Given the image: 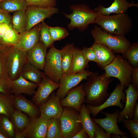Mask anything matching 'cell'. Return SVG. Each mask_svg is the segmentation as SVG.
<instances>
[{
	"label": "cell",
	"instance_id": "cell-1",
	"mask_svg": "<svg viewBox=\"0 0 138 138\" xmlns=\"http://www.w3.org/2000/svg\"><path fill=\"white\" fill-rule=\"evenodd\" d=\"M87 79V82L84 85L86 94L85 102L92 106H99L110 94L107 91L112 79L105 73L99 75L97 73H94Z\"/></svg>",
	"mask_w": 138,
	"mask_h": 138
},
{
	"label": "cell",
	"instance_id": "cell-2",
	"mask_svg": "<svg viewBox=\"0 0 138 138\" xmlns=\"http://www.w3.org/2000/svg\"><path fill=\"white\" fill-rule=\"evenodd\" d=\"M94 24L109 33L123 36L129 33L133 26L132 19L126 13L112 15L98 14Z\"/></svg>",
	"mask_w": 138,
	"mask_h": 138
},
{
	"label": "cell",
	"instance_id": "cell-3",
	"mask_svg": "<svg viewBox=\"0 0 138 138\" xmlns=\"http://www.w3.org/2000/svg\"><path fill=\"white\" fill-rule=\"evenodd\" d=\"M94 42L103 45L116 53L124 54L132 44L125 36L109 33L96 25L91 31Z\"/></svg>",
	"mask_w": 138,
	"mask_h": 138
},
{
	"label": "cell",
	"instance_id": "cell-4",
	"mask_svg": "<svg viewBox=\"0 0 138 138\" xmlns=\"http://www.w3.org/2000/svg\"><path fill=\"white\" fill-rule=\"evenodd\" d=\"M70 8L72 10L71 14L63 13L70 20L67 25L68 28L70 30L76 28L80 31L84 30L89 25L94 24L98 15L94 9L85 4L71 5Z\"/></svg>",
	"mask_w": 138,
	"mask_h": 138
},
{
	"label": "cell",
	"instance_id": "cell-5",
	"mask_svg": "<svg viewBox=\"0 0 138 138\" xmlns=\"http://www.w3.org/2000/svg\"><path fill=\"white\" fill-rule=\"evenodd\" d=\"M133 68L126 60L120 55H118L103 69L107 76L117 78L120 84L126 87L131 83V75Z\"/></svg>",
	"mask_w": 138,
	"mask_h": 138
},
{
	"label": "cell",
	"instance_id": "cell-6",
	"mask_svg": "<svg viewBox=\"0 0 138 138\" xmlns=\"http://www.w3.org/2000/svg\"><path fill=\"white\" fill-rule=\"evenodd\" d=\"M7 66L8 76L12 80L18 78L28 62L27 52L14 46L7 48Z\"/></svg>",
	"mask_w": 138,
	"mask_h": 138
},
{
	"label": "cell",
	"instance_id": "cell-7",
	"mask_svg": "<svg viewBox=\"0 0 138 138\" xmlns=\"http://www.w3.org/2000/svg\"><path fill=\"white\" fill-rule=\"evenodd\" d=\"M79 112L65 107L60 117L62 138H72L83 129L79 119Z\"/></svg>",
	"mask_w": 138,
	"mask_h": 138
},
{
	"label": "cell",
	"instance_id": "cell-8",
	"mask_svg": "<svg viewBox=\"0 0 138 138\" xmlns=\"http://www.w3.org/2000/svg\"><path fill=\"white\" fill-rule=\"evenodd\" d=\"M45 75L58 84L63 76L61 64V50L54 45L47 52L43 69Z\"/></svg>",
	"mask_w": 138,
	"mask_h": 138
},
{
	"label": "cell",
	"instance_id": "cell-9",
	"mask_svg": "<svg viewBox=\"0 0 138 138\" xmlns=\"http://www.w3.org/2000/svg\"><path fill=\"white\" fill-rule=\"evenodd\" d=\"M125 88L120 83L118 84L109 97L101 105L98 106H93L87 104L86 106L90 113L95 117L103 109L112 106H117L123 109L124 107L121 101H122L124 102L125 101L126 95L123 92Z\"/></svg>",
	"mask_w": 138,
	"mask_h": 138
},
{
	"label": "cell",
	"instance_id": "cell-10",
	"mask_svg": "<svg viewBox=\"0 0 138 138\" xmlns=\"http://www.w3.org/2000/svg\"><path fill=\"white\" fill-rule=\"evenodd\" d=\"M48 120L40 116L31 119L21 132H15V138H46Z\"/></svg>",
	"mask_w": 138,
	"mask_h": 138
},
{
	"label": "cell",
	"instance_id": "cell-11",
	"mask_svg": "<svg viewBox=\"0 0 138 138\" xmlns=\"http://www.w3.org/2000/svg\"><path fill=\"white\" fill-rule=\"evenodd\" d=\"M26 12L27 18L26 31H28L37 24L44 21L45 19L58 13L59 11L55 7H42L28 6Z\"/></svg>",
	"mask_w": 138,
	"mask_h": 138
},
{
	"label": "cell",
	"instance_id": "cell-12",
	"mask_svg": "<svg viewBox=\"0 0 138 138\" xmlns=\"http://www.w3.org/2000/svg\"><path fill=\"white\" fill-rule=\"evenodd\" d=\"M94 73L87 70L74 74L63 76L60 82V86L56 95L60 100L63 99L68 91L77 85L82 80L87 79Z\"/></svg>",
	"mask_w": 138,
	"mask_h": 138
},
{
	"label": "cell",
	"instance_id": "cell-13",
	"mask_svg": "<svg viewBox=\"0 0 138 138\" xmlns=\"http://www.w3.org/2000/svg\"><path fill=\"white\" fill-rule=\"evenodd\" d=\"M59 86V84L53 81L44 75L32 98V101L39 107L47 101L51 94L58 88Z\"/></svg>",
	"mask_w": 138,
	"mask_h": 138
},
{
	"label": "cell",
	"instance_id": "cell-14",
	"mask_svg": "<svg viewBox=\"0 0 138 138\" xmlns=\"http://www.w3.org/2000/svg\"><path fill=\"white\" fill-rule=\"evenodd\" d=\"M39 108L40 116L47 120L59 118L63 110L59 98L54 94L47 101L40 105Z\"/></svg>",
	"mask_w": 138,
	"mask_h": 138
},
{
	"label": "cell",
	"instance_id": "cell-15",
	"mask_svg": "<svg viewBox=\"0 0 138 138\" xmlns=\"http://www.w3.org/2000/svg\"><path fill=\"white\" fill-rule=\"evenodd\" d=\"M101 112L105 114L106 117L103 118H93L94 122L102 128L109 135L112 136L111 135L112 134L125 137L127 133L122 131L117 124L119 111L117 110L111 113L104 111Z\"/></svg>",
	"mask_w": 138,
	"mask_h": 138
},
{
	"label": "cell",
	"instance_id": "cell-16",
	"mask_svg": "<svg viewBox=\"0 0 138 138\" xmlns=\"http://www.w3.org/2000/svg\"><path fill=\"white\" fill-rule=\"evenodd\" d=\"M86 94L84 85L82 84L70 90L66 96L60 101L62 107L72 108L79 112L85 102Z\"/></svg>",
	"mask_w": 138,
	"mask_h": 138
},
{
	"label": "cell",
	"instance_id": "cell-17",
	"mask_svg": "<svg viewBox=\"0 0 138 138\" xmlns=\"http://www.w3.org/2000/svg\"><path fill=\"white\" fill-rule=\"evenodd\" d=\"M41 23H40L28 31L19 34V38L14 46L27 52L33 47L40 40Z\"/></svg>",
	"mask_w": 138,
	"mask_h": 138
},
{
	"label": "cell",
	"instance_id": "cell-18",
	"mask_svg": "<svg viewBox=\"0 0 138 138\" xmlns=\"http://www.w3.org/2000/svg\"><path fill=\"white\" fill-rule=\"evenodd\" d=\"M125 90V104L119 115L117 122L120 123L125 119H132L134 110L138 98V91L131 83Z\"/></svg>",
	"mask_w": 138,
	"mask_h": 138
},
{
	"label": "cell",
	"instance_id": "cell-19",
	"mask_svg": "<svg viewBox=\"0 0 138 138\" xmlns=\"http://www.w3.org/2000/svg\"><path fill=\"white\" fill-rule=\"evenodd\" d=\"M47 48L40 40L38 43L27 52L28 62L40 70H43Z\"/></svg>",
	"mask_w": 138,
	"mask_h": 138
},
{
	"label": "cell",
	"instance_id": "cell-20",
	"mask_svg": "<svg viewBox=\"0 0 138 138\" xmlns=\"http://www.w3.org/2000/svg\"><path fill=\"white\" fill-rule=\"evenodd\" d=\"M133 6L137 7L138 4L131 3L127 0H114L109 7H105L100 5L94 10L98 14L109 15L112 13L117 14L126 13L129 8Z\"/></svg>",
	"mask_w": 138,
	"mask_h": 138
},
{
	"label": "cell",
	"instance_id": "cell-21",
	"mask_svg": "<svg viewBox=\"0 0 138 138\" xmlns=\"http://www.w3.org/2000/svg\"><path fill=\"white\" fill-rule=\"evenodd\" d=\"M14 107L15 109L27 114L31 119L38 117L40 114L38 106L21 94L14 95Z\"/></svg>",
	"mask_w": 138,
	"mask_h": 138
},
{
	"label": "cell",
	"instance_id": "cell-22",
	"mask_svg": "<svg viewBox=\"0 0 138 138\" xmlns=\"http://www.w3.org/2000/svg\"><path fill=\"white\" fill-rule=\"evenodd\" d=\"M38 85L26 80L20 75L12 80L11 94L14 95L24 94L29 96L34 95Z\"/></svg>",
	"mask_w": 138,
	"mask_h": 138
},
{
	"label": "cell",
	"instance_id": "cell-23",
	"mask_svg": "<svg viewBox=\"0 0 138 138\" xmlns=\"http://www.w3.org/2000/svg\"><path fill=\"white\" fill-rule=\"evenodd\" d=\"M19 36V34L12 26L5 24L0 25V44L4 48L14 46Z\"/></svg>",
	"mask_w": 138,
	"mask_h": 138
},
{
	"label": "cell",
	"instance_id": "cell-24",
	"mask_svg": "<svg viewBox=\"0 0 138 138\" xmlns=\"http://www.w3.org/2000/svg\"><path fill=\"white\" fill-rule=\"evenodd\" d=\"M95 54L96 63L103 68L113 60V52L105 45L94 42L91 46Z\"/></svg>",
	"mask_w": 138,
	"mask_h": 138
},
{
	"label": "cell",
	"instance_id": "cell-25",
	"mask_svg": "<svg viewBox=\"0 0 138 138\" xmlns=\"http://www.w3.org/2000/svg\"><path fill=\"white\" fill-rule=\"evenodd\" d=\"M74 45L67 43L61 50V64L63 76L72 73L73 54Z\"/></svg>",
	"mask_w": 138,
	"mask_h": 138
},
{
	"label": "cell",
	"instance_id": "cell-26",
	"mask_svg": "<svg viewBox=\"0 0 138 138\" xmlns=\"http://www.w3.org/2000/svg\"><path fill=\"white\" fill-rule=\"evenodd\" d=\"M79 112V119L83 128L86 132L89 138H94L95 123L91 118L90 111L83 103Z\"/></svg>",
	"mask_w": 138,
	"mask_h": 138
},
{
	"label": "cell",
	"instance_id": "cell-27",
	"mask_svg": "<svg viewBox=\"0 0 138 138\" xmlns=\"http://www.w3.org/2000/svg\"><path fill=\"white\" fill-rule=\"evenodd\" d=\"M21 75L26 80L39 85L45 74L40 70L27 62L24 66Z\"/></svg>",
	"mask_w": 138,
	"mask_h": 138
},
{
	"label": "cell",
	"instance_id": "cell-28",
	"mask_svg": "<svg viewBox=\"0 0 138 138\" xmlns=\"http://www.w3.org/2000/svg\"><path fill=\"white\" fill-rule=\"evenodd\" d=\"M10 120L14 126L15 132L20 133L27 126L31 119L26 114L15 109Z\"/></svg>",
	"mask_w": 138,
	"mask_h": 138
},
{
	"label": "cell",
	"instance_id": "cell-29",
	"mask_svg": "<svg viewBox=\"0 0 138 138\" xmlns=\"http://www.w3.org/2000/svg\"><path fill=\"white\" fill-rule=\"evenodd\" d=\"M15 109L14 95L0 92V114L6 115L10 119Z\"/></svg>",
	"mask_w": 138,
	"mask_h": 138
},
{
	"label": "cell",
	"instance_id": "cell-30",
	"mask_svg": "<svg viewBox=\"0 0 138 138\" xmlns=\"http://www.w3.org/2000/svg\"><path fill=\"white\" fill-rule=\"evenodd\" d=\"M13 28L20 34L26 31L27 18L26 10H20L14 13L12 17Z\"/></svg>",
	"mask_w": 138,
	"mask_h": 138
},
{
	"label": "cell",
	"instance_id": "cell-31",
	"mask_svg": "<svg viewBox=\"0 0 138 138\" xmlns=\"http://www.w3.org/2000/svg\"><path fill=\"white\" fill-rule=\"evenodd\" d=\"M88 62L82 54L81 50L74 47L73 54L72 73L85 70Z\"/></svg>",
	"mask_w": 138,
	"mask_h": 138
},
{
	"label": "cell",
	"instance_id": "cell-32",
	"mask_svg": "<svg viewBox=\"0 0 138 138\" xmlns=\"http://www.w3.org/2000/svg\"><path fill=\"white\" fill-rule=\"evenodd\" d=\"M28 6L25 0H3L0 2V8L8 13L26 10Z\"/></svg>",
	"mask_w": 138,
	"mask_h": 138
},
{
	"label": "cell",
	"instance_id": "cell-33",
	"mask_svg": "<svg viewBox=\"0 0 138 138\" xmlns=\"http://www.w3.org/2000/svg\"><path fill=\"white\" fill-rule=\"evenodd\" d=\"M46 138H62L60 118H53L48 120Z\"/></svg>",
	"mask_w": 138,
	"mask_h": 138
},
{
	"label": "cell",
	"instance_id": "cell-34",
	"mask_svg": "<svg viewBox=\"0 0 138 138\" xmlns=\"http://www.w3.org/2000/svg\"><path fill=\"white\" fill-rule=\"evenodd\" d=\"M0 114V130L8 138H15V130L11 120L6 115Z\"/></svg>",
	"mask_w": 138,
	"mask_h": 138
},
{
	"label": "cell",
	"instance_id": "cell-35",
	"mask_svg": "<svg viewBox=\"0 0 138 138\" xmlns=\"http://www.w3.org/2000/svg\"><path fill=\"white\" fill-rule=\"evenodd\" d=\"M40 40L47 49L53 45L54 41L50 34L49 26L44 21L41 24Z\"/></svg>",
	"mask_w": 138,
	"mask_h": 138
},
{
	"label": "cell",
	"instance_id": "cell-36",
	"mask_svg": "<svg viewBox=\"0 0 138 138\" xmlns=\"http://www.w3.org/2000/svg\"><path fill=\"white\" fill-rule=\"evenodd\" d=\"M129 63L133 68L138 65V44L134 42L128 50L123 54Z\"/></svg>",
	"mask_w": 138,
	"mask_h": 138
},
{
	"label": "cell",
	"instance_id": "cell-37",
	"mask_svg": "<svg viewBox=\"0 0 138 138\" xmlns=\"http://www.w3.org/2000/svg\"><path fill=\"white\" fill-rule=\"evenodd\" d=\"M0 78H9L7 66V48L0 49Z\"/></svg>",
	"mask_w": 138,
	"mask_h": 138
},
{
	"label": "cell",
	"instance_id": "cell-38",
	"mask_svg": "<svg viewBox=\"0 0 138 138\" xmlns=\"http://www.w3.org/2000/svg\"><path fill=\"white\" fill-rule=\"evenodd\" d=\"M49 29L51 36L54 42L60 41L66 38L69 34L65 29L61 27L49 26Z\"/></svg>",
	"mask_w": 138,
	"mask_h": 138
},
{
	"label": "cell",
	"instance_id": "cell-39",
	"mask_svg": "<svg viewBox=\"0 0 138 138\" xmlns=\"http://www.w3.org/2000/svg\"><path fill=\"white\" fill-rule=\"evenodd\" d=\"M124 127L130 132L132 137H138V121L133 119H125L122 121Z\"/></svg>",
	"mask_w": 138,
	"mask_h": 138
},
{
	"label": "cell",
	"instance_id": "cell-40",
	"mask_svg": "<svg viewBox=\"0 0 138 138\" xmlns=\"http://www.w3.org/2000/svg\"><path fill=\"white\" fill-rule=\"evenodd\" d=\"M28 6H34L42 7H54L56 0H25Z\"/></svg>",
	"mask_w": 138,
	"mask_h": 138
},
{
	"label": "cell",
	"instance_id": "cell-41",
	"mask_svg": "<svg viewBox=\"0 0 138 138\" xmlns=\"http://www.w3.org/2000/svg\"><path fill=\"white\" fill-rule=\"evenodd\" d=\"M12 80L9 78H0V92L5 94H11Z\"/></svg>",
	"mask_w": 138,
	"mask_h": 138
},
{
	"label": "cell",
	"instance_id": "cell-42",
	"mask_svg": "<svg viewBox=\"0 0 138 138\" xmlns=\"http://www.w3.org/2000/svg\"><path fill=\"white\" fill-rule=\"evenodd\" d=\"M81 51L88 62L92 61L96 62L95 54L91 47L89 48L84 47L81 50Z\"/></svg>",
	"mask_w": 138,
	"mask_h": 138
},
{
	"label": "cell",
	"instance_id": "cell-43",
	"mask_svg": "<svg viewBox=\"0 0 138 138\" xmlns=\"http://www.w3.org/2000/svg\"><path fill=\"white\" fill-rule=\"evenodd\" d=\"M104 129L95 123L94 138H109L111 137Z\"/></svg>",
	"mask_w": 138,
	"mask_h": 138
},
{
	"label": "cell",
	"instance_id": "cell-44",
	"mask_svg": "<svg viewBox=\"0 0 138 138\" xmlns=\"http://www.w3.org/2000/svg\"><path fill=\"white\" fill-rule=\"evenodd\" d=\"M3 24L12 26V17L9 13L0 12V25Z\"/></svg>",
	"mask_w": 138,
	"mask_h": 138
},
{
	"label": "cell",
	"instance_id": "cell-45",
	"mask_svg": "<svg viewBox=\"0 0 138 138\" xmlns=\"http://www.w3.org/2000/svg\"><path fill=\"white\" fill-rule=\"evenodd\" d=\"M132 83L134 88L138 90V67L133 68L132 75Z\"/></svg>",
	"mask_w": 138,
	"mask_h": 138
},
{
	"label": "cell",
	"instance_id": "cell-46",
	"mask_svg": "<svg viewBox=\"0 0 138 138\" xmlns=\"http://www.w3.org/2000/svg\"><path fill=\"white\" fill-rule=\"evenodd\" d=\"M73 138H88L89 136L83 128L76 133Z\"/></svg>",
	"mask_w": 138,
	"mask_h": 138
},
{
	"label": "cell",
	"instance_id": "cell-47",
	"mask_svg": "<svg viewBox=\"0 0 138 138\" xmlns=\"http://www.w3.org/2000/svg\"><path fill=\"white\" fill-rule=\"evenodd\" d=\"M132 119L138 121V102H136L134 110Z\"/></svg>",
	"mask_w": 138,
	"mask_h": 138
},
{
	"label": "cell",
	"instance_id": "cell-48",
	"mask_svg": "<svg viewBox=\"0 0 138 138\" xmlns=\"http://www.w3.org/2000/svg\"><path fill=\"white\" fill-rule=\"evenodd\" d=\"M0 138H8V137L0 130Z\"/></svg>",
	"mask_w": 138,
	"mask_h": 138
},
{
	"label": "cell",
	"instance_id": "cell-49",
	"mask_svg": "<svg viewBox=\"0 0 138 138\" xmlns=\"http://www.w3.org/2000/svg\"><path fill=\"white\" fill-rule=\"evenodd\" d=\"M0 12H4V10H3L2 9L0 8Z\"/></svg>",
	"mask_w": 138,
	"mask_h": 138
},
{
	"label": "cell",
	"instance_id": "cell-50",
	"mask_svg": "<svg viewBox=\"0 0 138 138\" xmlns=\"http://www.w3.org/2000/svg\"><path fill=\"white\" fill-rule=\"evenodd\" d=\"M4 48L1 45V44H0V49H2V48Z\"/></svg>",
	"mask_w": 138,
	"mask_h": 138
},
{
	"label": "cell",
	"instance_id": "cell-51",
	"mask_svg": "<svg viewBox=\"0 0 138 138\" xmlns=\"http://www.w3.org/2000/svg\"><path fill=\"white\" fill-rule=\"evenodd\" d=\"M3 0H0V2L3 1Z\"/></svg>",
	"mask_w": 138,
	"mask_h": 138
}]
</instances>
